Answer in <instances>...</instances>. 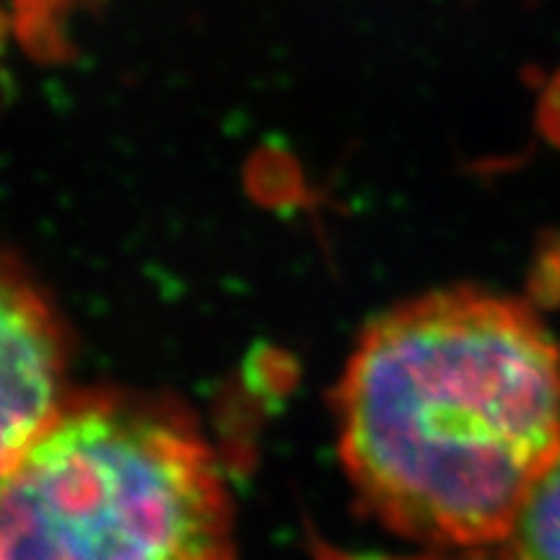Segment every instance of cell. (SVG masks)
Masks as SVG:
<instances>
[{"instance_id":"obj_2","label":"cell","mask_w":560,"mask_h":560,"mask_svg":"<svg viewBox=\"0 0 560 560\" xmlns=\"http://www.w3.org/2000/svg\"><path fill=\"white\" fill-rule=\"evenodd\" d=\"M0 560H236L234 501L179 405L70 395L3 462Z\"/></svg>"},{"instance_id":"obj_4","label":"cell","mask_w":560,"mask_h":560,"mask_svg":"<svg viewBox=\"0 0 560 560\" xmlns=\"http://www.w3.org/2000/svg\"><path fill=\"white\" fill-rule=\"evenodd\" d=\"M503 560H560V450L501 542Z\"/></svg>"},{"instance_id":"obj_3","label":"cell","mask_w":560,"mask_h":560,"mask_svg":"<svg viewBox=\"0 0 560 560\" xmlns=\"http://www.w3.org/2000/svg\"><path fill=\"white\" fill-rule=\"evenodd\" d=\"M0 465L24 450L66 408L68 332L26 272L5 265L0 296Z\"/></svg>"},{"instance_id":"obj_1","label":"cell","mask_w":560,"mask_h":560,"mask_svg":"<svg viewBox=\"0 0 560 560\" xmlns=\"http://www.w3.org/2000/svg\"><path fill=\"white\" fill-rule=\"evenodd\" d=\"M335 420L342 470L384 527L501 548L560 450V346L516 299L423 293L359 335Z\"/></svg>"}]
</instances>
